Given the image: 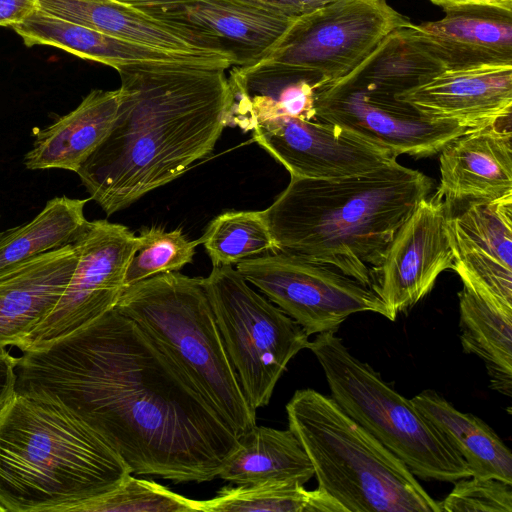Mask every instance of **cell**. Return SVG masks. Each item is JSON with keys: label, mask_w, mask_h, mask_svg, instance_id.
I'll return each instance as SVG.
<instances>
[{"label": "cell", "mask_w": 512, "mask_h": 512, "mask_svg": "<svg viewBox=\"0 0 512 512\" xmlns=\"http://www.w3.org/2000/svg\"><path fill=\"white\" fill-rule=\"evenodd\" d=\"M139 9L230 56L234 66L254 64L268 57L297 18L245 0H188Z\"/></svg>", "instance_id": "cell-16"}, {"label": "cell", "mask_w": 512, "mask_h": 512, "mask_svg": "<svg viewBox=\"0 0 512 512\" xmlns=\"http://www.w3.org/2000/svg\"><path fill=\"white\" fill-rule=\"evenodd\" d=\"M38 8V0H0V26L13 27Z\"/></svg>", "instance_id": "cell-35"}, {"label": "cell", "mask_w": 512, "mask_h": 512, "mask_svg": "<svg viewBox=\"0 0 512 512\" xmlns=\"http://www.w3.org/2000/svg\"><path fill=\"white\" fill-rule=\"evenodd\" d=\"M308 349L323 369L334 401L415 476L452 483L470 476L465 460L411 399L356 358L336 332L317 334Z\"/></svg>", "instance_id": "cell-7"}, {"label": "cell", "mask_w": 512, "mask_h": 512, "mask_svg": "<svg viewBox=\"0 0 512 512\" xmlns=\"http://www.w3.org/2000/svg\"><path fill=\"white\" fill-rule=\"evenodd\" d=\"M411 401L465 460L470 476L512 484L511 451L488 424L457 410L433 390H424Z\"/></svg>", "instance_id": "cell-26"}, {"label": "cell", "mask_w": 512, "mask_h": 512, "mask_svg": "<svg viewBox=\"0 0 512 512\" xmlns=\"http://www.w3.org/2000/svg\"><path fill=\"white\" fill-rule=\"evenodd\" d=\"M139 245L126 270L125 288L157 274L180 271L191 263L198 240L191 241L181 228H143Z\"/></svg>", "instance_id": "cell-32"}, {"label": "cell", "mask_w": 512, "mask_h": 512, "mask_svg": "<svg viewBox=\"0 0 512 512\" xmlns=\"http://www.w3.org/2000/svg\"><path fill=\"white\" fill-rule=\"evenodd\" d=\"M202 284L248 402L255 410L268 405L290 360L308 349L309 336L231 265L214 266Z\"/></svg>", "instance_id": "cell-8"}, {"label": "cell", "mask_w": 512, "mask_h": 512, "mask_svg": "<svg viewBox=\"0 0 512 512\" xmlns=\"http://www.w3.org/2000/svg\"><path fill=\"white\" fill-rule=\"evenodd\" d=\"M286 413L318 488L345 512H441L406 464L331 396L296 390Z\"/></svg>", "instance_id": "cell-5"}, {"label": "cell", "mask_w": 512, "mask_h": 512, "mask_svg": "<svg viewBox=\"0 0 512 512\" xmlns=\"http://www.w3.org/2000/svg\"><path fill=\"white\" fill-rule=\"evenodd\" d=\"M228 62L183 60L118 70L113 126L77 171L110 216L212 153L228 126Z\"/></svg>", "instance_id": "cell-2"}, {"label": "cell", "mask_w": 512, "mask_h": 512, "mask_svg": "<svg viewBox=\"0 0 512 512\" xmlns=\"http://www.w3.org/2000/svg\"><path fill=\"white\" fill-rule=\"evenodd\" d=\"M254 141L282 164L291 177L340 179L366 174L397 155L335 125L278 117L252 130Z\"/></svg>", "instance_id": "cell-14"}, {"label": "cell", "mask_w": 512, "mask_h": 512, "mask_svg": "<svg viewBox=\"0 0 512 512\" xmlns=\"http://www.w3.org/2000/svg\"><path fill=\"white\" fill-rule=\"evenodd\" d=\"M213 267L237 264L244 259L274 252L262 211H229L215 217L198 239Z\"/></svg>", "instance_id": "cell-30"}, {"label": "cell", "mask_w": 512, "mask_h": 512, "mask_svg": "<svg viewBox=\"0 0 512 512\" xmlns=\"http://www.w3.org/2000/svg\"><path fill=\"white\" fill-rule=\"evenodd\" d=\"M5 509L0 505V512H4Z\"/></svg>", "instance_id": "cell-40"}, {"label": "cell", "mask_w": 512, "mask_h": 512, "mask_svg": "<svg viewBox=\"0 0 512 512\" xmlns=\"http://www.w3.org/2000/svg\"><path fill=\"white\" fill-rule=\"evenodd\" d=\"M88 200L54 197L29 222L1 232L0 274L72 243L87 222Z\"/></svg>", "instance_id": "cell-28"}, {"label": "cell", "mask_w": 512, "mask_h": 512, "mask_svg": "<svg viewBox=\"0 0 512 512\" xmlns=\"http://www.w3.org/2000/svg\"><path fill=\"white\" fill-rule=\"evenodd\" d=\"M435 181L397 160L340 179L291 177L262 214L274 252L332 267L371 288L395 233Z\"/></svg>", "instance_id": "cell-3"}, {"label": "cell", "mask_w": 512, "mask_h": 512, "mask_svg": "<svg viewBox=\"0 0 512 512\" xmlns=\"http://www.w3.org/2000/svg\"><path fill=\"white\" fill-rule=\"evenodd\" d=\"M444 10L464 7H490L512 12V0H430Z\"/></svg>", "instance_id": "cell-36"}, {"label": "cell", "mask_w": 512, "mask_h": 512, "mask_svg": "<svg viewBox=\"0 0 512 512\" xmlns=\"http://www.w3.org/2000/svg\"><path fill=\"white\" fill-rule=\"evenodd\" d=\"M253 5L296 18L302 13L292 0H245Z\"/></svg>", "instance_id": "cell-37"}, {"label": "cell", "mask_w": 512, "mask_h": 512, "mask_svg": "<svg viewBox=\"0 0 512 512\" xmlns=\"http://www.w3.org/2000/svg\"><path fill=\"white\" fill-rule=\"evenodd\" d=\"M445 12L440 20L405 27L445 68L512 64V12L490 7Z\"/></svg>", "instance_id": "cell-19"}, {"label": "cell", "mask_w": 512, "mask_h": 512, "mask_svg": "<svg viewBox=\"0 0 512 512\" xmlns=\"http://www.w3.org/2000/svg\"><path fill=\"white\" fill-rule=\"evenodd\" d=\"M316 120L399 156L430 157L469 129L428 119L356 69L316 92Z\"/></svg>", "instance_id": "cell-11"}, {"label": "cell", "mask_w": 512, "mask_h": 512, "mask_svg": "<svg viewBox=\"0 0 512 512\" xmlns=\"http://www.w3.org/2000/svg\"><path fill=\"white\" fill-rule=\"evenodd\" d=\"M16 393L56 400L134 475L218 477L240 437L175 358L115 307L17 358Z\"/></svg>", "instance_id": "cell-1"}, {"label": "cell", "mask_w": 512, "mask_h": 512, "mask_svg": "<svg viewBox=\"0 0 512 512\" xmlns=\"http://www.w3.org/2000/svg\"><path fill=\"white\" fill-rule=\"evenodd\" d=\"M228 82V126L248 132L278 117L316 120V83L283 62L266 57L254 64L234 66Z\"/></svg>", "instance_id": "cell-20"}, {"label": "cell", "mask_w": 512, "mask_h": 512, "mask_svg": "<svg viewBox=\"0 0 512 512\" xmlns=\"http://www.w3.org/2000/svg\"><path fill=\"white\" fill-rule=\"evenodd\" d=\"M119 102V89L92 90L74 110L36 133L24 157L25 167L77 173L109 134Z\"/></svg>", "instance_id": "cell-23"}, {"label": "cell", "mask_w": 512, "mask_h": 512, "mask_svg": "<svg viewBox=\"0 0 512 512\" xmlns=\"http://www.w3.org/2000/svg\"><path fill=\"white\" fill-rule=\"evenodd\" d=\"M132 473L91 427L56 400L16 393L0 416V505L71 512Z\"/></svg>", "instance_id": "cell-4"}, {"label": "cell", "mask_w": 512, "mask_h": 512, "mask_svg": "<svg viewBox=\"0 0 512 512\" xmlns=\"http://www.w3.org/2000/svg\"><path fill=\"white\" fill-rule=\"evenodd\" d=\"M394 95L428 119L482 128L511 120L512 64L445 68L438 63Z\"/></svg>", "instance_id": "cell-15"}, {"label": "cell", "mask_w": 512, "mask_h": 512, "mask_svg": "<svg viewBox=\"0 0 512 512\" xmlns=\"http://www.w3.org/2000/svg\"><path fill=\"white\" fill-rule=\"evenodd\" d=\"M17 358L0 348V416L16 395Z\"/></svg>", "instance_id": "cell-34"}, {"label": "cell", "mask_w": 512, "mask_h": 512, "mask_svg": "<svg viewBox=\"0 0 512 512\" xmlns=\"http://www.w3.org/2000/svg\"><path fill=\"white\" fill-rule=\"evenodd\" d=\"M302 14L311 12L332 0H292Z\"/></svg>", "instance_id": "cell-39"}, {"label": "cell", "mask_w": 512, "mask_h": 512, "mask_svg": "<svg viewBox=\"0 0 512 512\" xmlns=\"http://www.w3.org/2000/svg\"><path fill=\"white\" fill-rule=\"evenodd\" d=\"M449 209L436 193L422 199L389 243L371 289L386 307L388 319L417 304L438 276L452 269Z\"/></svg>", "instance_id": "cell-13"}, {"label": "cell", "mask_w": 512, "mask_h": 512, "mask_svg": "<svg viewBox=\"0 0 512 512\" xmlns=\"http://www.w3.org/2000/svg\"><path fill=\"white\" fill-rule=\"evenodd\" d=\"M313 476L311 462L292 431L257 424L240 437L239 448L218 474L235 485L264 481L304 485Z\"/></svg>", "instance_id": "cell-27"}, {"label": "cell", "mask_w": 512, "mask_h": 512, "mask_svg": "<svg viewBox=\"0 0 512 512\" xmlns=\"http://www.w3.org/2000/svg\"><path fill=\"white\" fill-rule=\"evenodd\" d=\"M435 193L449 211L512 195L511 120L466 131L440 151Z\"/></svg>", "instance_id": "cell-17"}, {"label": "cell", "mask_w": 512, "mask_h": 512, "mask_svg": "<svg viewBox=\"0 0 512 512\" xmlns=\"http://www.w3.org/2000/svg\"><path fill=\"white\" fill-rule=\"evenodd\" d=\"M458 293L460 341L463 351L485 364L491 389L512 396V308L504 305L463 267Z\"/></svg>", "instance_id": "cell-24"}, {"label": "cell", "mask_w": 512, "mask_h": 512, "mask_svg": "<svg viewBox=\"0 0 512 512\" xmlns=\"http://www.w3.org/2000/svg\"><path fill=\"white\" fill-rule=\"evenodd\" d=\"M12 29L27 47L48 45L79 58L110 66L115 70L138 64L166 63L183 60H229L169 54L125 41L86 26L51 15L37 8Z\"/></svg>", "instance_id": "cell-25"}, {"label": "cell", "mask_w": 512, "mask_h": 512, "mask_svg": "<svg viewBox=\"0 0 512 512\" xmlns=\"http://www.w3.org/2000/svg\"><path fill=\"white\" fill-rule=\"evenodd\" d=\"M409 23L387 0H332L298 16L268 57L312 79L319 90L348 75Z\"/></svg>", "instance_id": "cell-9"}, {"label": "cell", "mask_w": 512, "mask_h": 512, "mask_svg": "<svg viewBox=\"0 0 512 512\" xmlns=\"http://www.w3.org/2000/svg\"><path fill=\"white\" fill-rule=\"evenodd\" d=\"M115 308L175 358L239 437L256 425L201 277L154 275L126 287Z\"/></svg>", "instance_id": "cell-6"}, {"label": "cell", "mask_w": 512, "mask_h": 512, "mask_svg": "<svg viewBox=\"0 0 512 512\" xmlns=\"http://www.w3.org/2000/svg\"><path fill=\"white\" fill-rule=\"evenodd\" d=\"M236 269L308 336L336 332L358 312H373L388 319L385 305L371 288L326 265L267 252L244 259Z\"/></svg>", "instance_id": "cell-10"}, {"label": "cell", "mask_w": 512, "mask_h": 512, "mask_svg": "<svg viewBox=\"0 0 512 512\" xmlns=\"http://www.w3.org/2000/svg\"><path fill=\"white\" fill-rule=\"evenodd\" d=\"M201 501V512H345L331 496L320 490H307L289 481H264L224 486L208 500Z\"/></svg>", "instance_id": "cell-29"}, {"label": "cell", "mask_w": 512, "mask_h": 512, "mask_svg": "<svg viewBox=\"0 0 512 512\" xmlns=\"http://www.w3.org/2000/svg\"><path fill=\"white\" fill-rule=\"evenodd\" d=\"M454 483L439 502L441 512H512V484L473 476Z\"/></svg>", "instance_id": "cell-33"}, {"label": "cell", "mask_w": 512, "mask_h": 512, "mask_svg": "<svg viewBox=\"0 0 512 512\" xmlns=\"http://www.w3.org/2000/svg\"><path fill=\"white\" fill-rule=\"evenodd\" d=\"M454 262L512 307V195L449 211Z\"/></svg>", "instance_id": "cell-18"}, {"label": "cell", "mask_w": 512, "mask_h": 512, "mask_svg": "<svg viewBox=\"0 0 512 512\" xmlns=\"http://www.w3.org/2000/svg\"><path fill=\"white\" fill-rule=\"evenodd\" d=\"M201 512V501L128 474L115 489L81 503L71 512Z\"/></svg>", "instance_id": "cell-31"}, {"label": "cell", "mask_w": 512, "mask_h": 512, "mask_svg": "<svg viewBox=\"0 0 512 512\" xmlns=\"http://www.w3.org/2000/svg\"><path fill=\"white\" fill-rule=\"evenodd\" d=\"M119 3L132 6V7H147V6H157V5H166L173 4L178 2H184L188 0H115Z\"/></svg>", "instance_id": "cell-38"}, {"label": "cell", "mask_w": 512, "mask_h": 512, "mask_svg": "<svg viewBox=\"0 0 512 512\" xmlns=\"http://www.w3.org/2000/svg\"><path fill=\"white\" fill-rule=\"evenodd\" d=\"M140 239L107 220L85 223L72 241L77 262L62 294L28 335L22 352L65 336L113 309Z\"/></svg>", "instance_id": "cell-12"}, {"label": "cell", "mask_w": 512, "mask_h": 512, "mask_svg": "<svg viewBox=\"0 0 512 512\" xmlns=\"http://www.w3.org/2000/svg\"><path fill=\"white\" fill-rule=\"evenodd\" d=\"M38 8L104 34L169 54L233 59L186 30L115 0H38Z\"/></svg>", "instance_id": "cell-22"}, {"label": "cell", "mask_w": 512, "mask_h": 512, "mask_svg": "<svg viewBox=\"0 0 512 512\" xmlns=\"http://www.w3.org/2000/svg\"><path fill=\"white\" fill-rule=\"evenodd\" d=\"M77 262L72 243L0 274V348L22 350L65 289Z\"/></svg>", "instance_id": "cell-21"}]
</instances>
